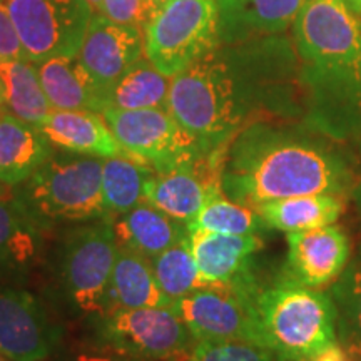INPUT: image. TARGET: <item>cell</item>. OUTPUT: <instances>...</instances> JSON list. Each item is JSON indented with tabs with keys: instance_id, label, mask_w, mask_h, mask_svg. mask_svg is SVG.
<instances>
[{
	"instance_id": "d6986e66",
	"label": "cell",
	"mask_w": 361,
	"mask_h": 361,
	"mask_svg": "<svg viewBox=\"0 0 361 361\" xmlns=\"http://www.w3.org/2000/svg\"><path fill=\"white\" fill-rule=\"evenodd\" d=\"M54 154V144L37 126L0 111V183L16 188Z\"/></svg>"
},
{
	"instance_id": "ab89813d",
	"label": "cell",
	"mask_w": 361,
	"mask_h": 361,
	"mask_svg": "<svg viewBox=\"0 0 361 361\" xmlns=\"http://www.w3.org/2000/svg\"><path fill=\"white\" fill-rule=\"evenodd\" d=\"M8 186H6L4 183H0V197H8L12 194V191H8Z\"/></svg>"
},
{
	"instance_id": "e575fe53",
	"label": "cell",
	"mask_w": 361,
	"mask_h": 361,
	"mask_svg": "<svg viewBox=\"0 0 361 361\" xmlns=\"http://www.w3.org/2000/svg\"><path fill=\"white\" fill-rule=\"evenodd\" d=\"M348 351H346L338 341H333L331 345H328L326 348L318 351L314 356H311L310 360L305 361H355Z\"/></svg>"
},
{
	"instance_id": "2e32d148",
	"label": "cell",
	"mask_w": 361,
	"mask_h": 361,
	"mask_svg": "<svg viewBox=\"0 0 361 361\" xmlns=\"http://www.w3.org/2000/svg\"><path fill=\"white\" fill-rule=\"evenodd\" d=\"M219 42L236 45L281 34L295 20L306 0H216Z\"/></svg>"
},
{
	"instance_id": "e0dca14e",
	"label": "cell",
	"mask_w": 361,
	"mask_h": 361,
	"mask_svg": "<svg viewBox=\"0 0 361 361\" xmlns=\"http://www.w3.org/2000/svg\"><path fill=\"white\" fill-rule=\"evenodd\" d=\"M189 246L202 281L231 283L252 274L251 259L263 247V239L258 234L191 231Z\"/></svg>"
},
{
	"instance_id": "8d00e7d4",
	"label": "cell",
	"mask_w": 361,
	"mask_h": 361,
	"mask_svg": "<svg viewBox=\"0 0 361 361\" xmlns=\"http://www.w3.org/2000/svg\"><path fill=\"white\" fill-rule=\"evenodd\" d=\"M346 4H348V7L356 13V16L361 17V0H346Z\"/></svg>"
},
{
	"instance_id": "836d02e7",
	"label": "cell",
	"mask_w": 361,
	"mask_h": 361,
	"mask_svg": "<svg viewBox=\"0 0 361 361\" xmlns=\"http://www.w3.org/2000/svg\"><path fill=\"white\" fill-rule=\"evenodd\" d=\"M62 361H142L137 358H133V356L119 353V351L104 348V346L99 345H90L89 348L72 351L66 356Z\"/></svg>"
},
{
	"instance_id": "5bb4252c",
	"label": "cell",
	"mask_w": 361,
	"mask_h": 361,
	"mask_svg": "<svg viewBox=\"0 0 361 361\" xmlns=\"http://www.w3.org/2000/svg\"><path fill=\"white\" fill-rule=\"evenodd\" d=\"M286 241V281L319 290L335 283L348 266L351 243L338 224L290 233Z\"/></svg>"
},
{
	"instance_id": "74e56055",
	"label": "cell",
	"mask_w": 361,
	"mask_h": 361,
	"mask_svg": "<svg viewBox=\"0 0 361 361\" xmlns=\"http://www.w3.org/2000/svg\"><path fill=\"white\" fill-rule=\"evenodd\" d=\"M89 6L92 7L94 13H102V7H104V0H87Z\"/></svg>"
},
{
	"instance_id": "277c9868",
	"label": "cell",
	"mask_w": 361,
	"mask_h": 361,
	"mask_svg": "<svg viewBox=\"0 0 361 361\" xmlns=\"http://www.w3.org/2000/svg\"><path fill=\"white\" fill-rule=\"evenodd\" d=\"M102 161L54 152L29 179L12 188V197L42 231L56 224L111 219L102 197Z\"/></svg>"
},
{
	"instance_id": "83f0119b",
	"label": "cell",
	"mask_w": 361,
	"mask_h": 361,
	"mask_svg": "<svg viewBox=\"0 0 361 361\" xmlns=\"http://www.w3.org/2000/svg\"><path fill=\"white\" fill-rule=\"evenodd\" d=\"M328 293L336 311V340L361 360V261L346 266Z\"/></svg>"
},
{
	"instance_id": "d6a6232c",
	"label": "cell",
	"mask_w": 361,
	"mask_h": 361,
	"mask_svg": "<svg viewBox=\"0 0 361 361\" xmlns=\"http://www.w3.org/2000/svg\"><path fill=\"white\" fill-rule=\"evenodd\" d=\"M24 59L19 32L11 19L6 2H0V64Z\"/></svg>"
},
{
	"instance_id": "ffe728a7",
	"label": "cell",
	"mask_w": 361,
	"mask_h": 361,
	"mask_svg": "<svg viewBox=\"0 0 361 361\" xmlns=\"http://www.w3.org/2000/svg\"><path fill=\"white\" fill-rule=\"evenodd\" d=\"M44 92L57 111H94L107 109V96L99 87L79 56L54 57L37 64Z\"/></svg>"
},
{
	"instance_id": "9a60e30c",
	"label": "cell",
	"mask_w": 361,
	"mask_h": 361,
	"mask_svg": "<svg viewBox=\"0 0 361 361\" xmlns=\"http://www.w3.org/2000/svg\"><path fill=\"white\" fill-rule=\"evenodd\" d=\"M78 56L107 96L116 80L146 57L144 30L94 13Z\"/></svg>"
},
{
	"instance_id": "f546056e",
	"label": "cell",
	"mask_w": 361,
	"mask_h": 361,
	"mask_svg": "<svg viewBox=\"0 0 361 361\" xmlns=\"http://www.w3.org/2000/svg\"><path fill=\"white\" fill-rule=\"evenodd\" d=\"M268 228L264 219L252 207L229 200L221 191L209 197L204 207L197 213L188 231H211L223 234H259Z\"/></svg>"
},
{
	"instance_id": "cb8c5ba5",
	"label": "cell",
	"mask_w": 361,
	"mask_h": 361,
	"mask_svg": "<svg viewBox=\"0 0 361 361\" xmlns=\"http://www.w3.org/2000/svg\"><path fill=\"white\" fill-rule=\"evenodd\" d=\"M345 209L340 194H305L264 202L256 207L268 228L286 234L335 224Z\"/></svg>"
},
{
	"instance_id": "5b68a950",
	"label": "cell",
	"mask_w": 361,
	"mask_h": 361,
	"mask_svg": "<svg viewBox=\"0 0 361 361\" xmlns=\"http://www.w3.org/2000/svg\"><path fill=\"white\" fill-rule=\"evenodd\" d=\"M266 348L279 360L305 361L336 340L329 293L284 281L261 290L256 301Z\"/></svg>"
},
{
	"instance_id": "7bdbcfd3",
	"label": "cell",
	"mask_w": 361,
	"mask_h": 361,
	"mask_svg": "<svg viewBox=\"0 0 361 361\" xmlns=\"http://www.w3.org/2000/svg\"><path fill=\"white\" fill-rule=\"evenodd\" d=\"M276 361H288V360H279V358H276Z\"/></svg>"
},
{
	"instance_id": "d4e9b609",
	"label": "cell",
	"mask_w": 361,
	"mask_h": 361,
	"mask_svg": "<svg viewBox=\"0 0 361 361\" xmlns=\"http://www.w3.org/2000/svg\"><path fill=\"white\" fill-rule=\"evenodd\" d=\"M171 78L142 57L126 71L107 94V107L121 111L164 109L169 111Z\"/></svg>"
},
{
	"instance_id": "3957f363",
	"label": "cell",
	"mask_w": 361,
	"mask_h": 361,
	"mask_svg": "<svg viewBox=\"0 0 361 361\" xmlns=\"http://www.w3.org/2000/svg\"><path fill=\"white\" fill-rule=\"evenodd\" d=\"M273 78L219 47L171 79L169 112L207 154L224 151L266 109Z\"/></svg>"
},
{
	"instance_id": "1f68e13d",
	"label": "cell",
	"mask_w": 361,
	"mask_h": 361,
	"mask_svg": "<svg viewBox=\"0 0 361 361\" xmlns=\"http://www.w3.org/2000/svg\"><path fill=\"white\" fill-rule=\"evenodd\" d=\"M161 7L157 0H104L102 16L119 24L137 25L144 30Z\"/></svg>"
},
{
	"instance_id": "52a82bcc",
	"label": "cell",
	"mask_w": 361,
	"mask_h": 361,
	"mask_svg": "<svg viewBox=\"0 0 361 361\" xmlns=\"http://www.w3.org/2000/svg\"><path fill=\"white\" fill-rule=\"evenodd\" d=\"M255 274L231 283H207L174 303L194 341H250L264 346Z\"/></svg>"
},
{
	"instance_id": "4fadbf2b",
	"label": "cell",
	"mask_w": 361,
	"mask_h": 361,
	"mask_svg": "<svg viewBox=\"0 0 361 361\" xmlns=\"http://www.w3.org/2000/svg\"><path fill=\"white\" fill-rule=\"evenodd\" d=\"M224 151L213 152L196 164L154 173L146 186V201L188 226L209 197L223 191L221 168Z\"/></svg>"
},
{
	"instance_id": "4dcf8cb0",
	"label": "cell",
	"mask_w": 361,
	"mask_h": 361,
	"mask_svg": "<svg viewBox=\"0 0 361 361\" xmlns=\"http://www.w3.org/2000/svg\"><path fill=\"white\" fill-rule=\"evenodd\" d=\"M188 361H276V355L250 341H194Z\"/></svg>"
},
{
	"instance_id": "f1b7e54d",
	"label": "cell",
	"mask_w": 361,
	"mask_h": 361,
	"mask_svg": "<svg viewBox=\"0 0 361 361\" xmlns=\"http://www.w3.org/2000/svg\"><path fill=\"white\" fill-rule=\"evenodd\" d=\"M151 263L161 291L173 306L180 298L191 295L192 291L206 284L194 261L191 246H189V234L162 251L161 255L154 256Z\"/></svg>"
},
{
	"instance_id": "44dd1931",
	"label": "cell",
	"mask_w": 361,
	"mask_h": 361,
	"mask_svg": "<svg viewBox=\"0 0 361 361\" xmlns=\"http://www.w3.org/2000/svg\"><path fill=\"white\" fill-rule=\"evenodd\" d=\"M111 221L117 246L149 259L161 255L189 234L186 224L162 213L149 201H142L134 209Z\"/></svg>"
},
{
	"instance_id": "4316f807",
	"label": "cell",
	"mask_w": 361,
	"mask_h": 361,
	"mask_svg": "<svg viewBox=\"0 0 361 361\" xmlns=\"http://www.w3.org/2000/svg\"><path fill=\"white\" fill-rule=\"evenodd\" d=\"M0 75L6 84V106L19 119L40 128L52 106L45 96L37 64L20 59L0 64Z\"/></svg>"
},
{
	"instance_id": "ac0fdd59",
	"label": "cell",
	"mask_w": 361,
	"mask_h": 361,
	"mask_svg": "<svg viewBox=\"0 0 361 361\" xmlns=\"http://www.w3.org/2000/svg\"><path fill=\"white\" fill-rule=\"evenodd\" d=\"M40 129L54 146L75 154L101 159L129 156L101 112L52 109Z\"/></svg>"
},
{
	"instance_id": "7a4b0ae2",
	"label": "cell",
	"mask_w": 361,
	"mask_h": 361,
	"mask_svg": "<svg viewBox=\"0 0 361 361\" xmlns=\"http://www.w3.org/2000/svg\"><path fill=\"white\" fill-rule=\"evenodd\" d=\"M301 80L318 133L341 137L361 117V22L346 0H306L295 20Z\"/></svg>"
},
{
	"instance_id": "30bf717a",
	"label": "cell",
	"mask_w": 361,
	"mask_h": 361,
	"mask_svg": "<svg viewBox=\"0 0 361 361\" xmlns=\"http://www.w3.org/2000/svg\"><path fill=\"white\" fill-rule=\"evenodd\" d=\"M25 61L78 56L92 20L87 0H7Z\"/></svg>"
},
{
	"instance_id": "ba28073f",
	"label": "cell",
	"mask_w": 361,
	"mask_h": 361,
	"mask_svg": "<svg viewBox=\"0 0 361 361\" xmlns=\"http://www.w3.org/2000/svg\"><path fill=\"white\" fill-rule=\"evenodd\" d=\"M117 252L111 219L94 221L67 234L59 258V278L72 310L92 318L106 311Z\"/></svg>"
},
{
	"instance_id": "60d3db41",
	"label": "cell",
	"mask_w": 361,
	"mask_h": 361,
	"mask_svg": "<svg viewBox=\"0 0 361 361\" xmlns=\"http://www.w3.org/2000/svg\"><path fill=\"white\" fill-rule=\"evenodd\" d=\"M0 361H11V360H8V358H7V356H6V355H4V353H2V351H0Z\"/></svg>"
},
{
	"instance_id": "d590c367",
	"label": "cell",
	"mask_w": 361,
	"mask_h": 361,
	"mask_svg": "<svg viewBox=\"0 0 361 361\" xmlns=\"http://www.w3.org/2000/svg\"><path fill=\"white\" fill-rule=\"evenodd\" d=\"M351 197H353L356 211L361 214V179L355 184L353 189H351Z\"/></svg>"
},
{
	"instance_id": "603a6c76",
	"label": "cell",
	"mask_w": 361,
	"mask_h": 361,
	"mask_svg": "<svg viewBox=\"0 0 361 361\" xmlns=\"http://www.w3.org/2000/svg\"><path fill=\"white\" fill-rule=\"evenodd\" d=\"M137 308H173V303L161 291L151 259L119 247L104 313Z\"/></svg>"
},
{
	"instance_id": "7c38bea8",
	"label": "cell",
	"mask_w": 361,
	"mask_h": 361,
	"mask_svg": "<svg viewBox=\"0 0 361 361\" xmlns=\"http://www.w3.org/2000/svg\"><path fill=\"white\" fill-rule=\"evenodd\" d=\"M62 331L29 291L0 286V351L11 361H45Z\"/></svg>"
},
{
	"instance_id": "7402d4cb",
	"label": "cell",
	"mask_w": 361,
	"mask_h": 361,
	"mask_svg": "<svg viewBox=\"0 0 361 361\" xmlns=\"http://www.w3.org/2000/svg\"><path fill=\"white\" fill-rule=\"evenodd\" d=\"M42 229L17 204L0 197V279H22L42 255Z\"/></svg>"
},
{
	"instance_id": "9c48e42d",
	"label": "cell",
	"mask_w": 361,
	"mask_h": 361,
	"mask_svg": "<svg viewBox=\"0 0 361 361\" xmlns=\"http://www.w3.org/2000/svg\"><path fill=\"white\" fill-rule=\"evenodd\" d=\"M94 345L142 361H171L189 355L194 338L174 308L117 310L94 316Z\"/></svg>"
},
{
	"instance_id": "8fae6325",
	"label": "cell",
	"mask_w": 361,
	"mask_h": 361,
	"mask_svg": "<svg viewBox=\"0 0 361 361\" xmlns=\"http://www.w3.org/2000/svg\"><path fill=\"white\" fill-rule=\"evenodd\" d=\"M102 116L124 151L156 173L196 164L211 156L169 111L107 107Z\"/></svg>"
},
{
	"instance_id": "f35d334b",
	"label": "cell",
	"mask_w": 361,
	"mask_h": 361,
	"mask_svg": "<svg viewBox=\"0 0 361 361\" xmlns=\"http://www.w3.org/2000/svg\"><path fill=\"white\" fill-rule=\"evenodd\" d=\"M6 106V84H4L2 75H0V111Z\"/></svg>"
},
{
	"instance_id": "484cf974",
	"label": "cell",
	"mask_w": 361,
	"mask_h": 361,
	"mask_svg": "<svg viewBox=\"0 0 361 361\" xmlns=\"http://www.w3.org/2000/svg\"><path fill=\"white\" fill-rule=\"evenodd\" d=\"M156 171L133 156L102 161V197L111 219L146 201V186Z\"/></svg>"
},
{
	"instance_id": "b9f144b4",
	"label": "cell",
	"mask_w": 361,
	"mask_h": 361,
	"mask_svg": "<svg viewBox=\"0 0 361 361\" xmlns=\"http://www.w3.org/2000/svg\"><path fill=\"white\" fill-rule=\"evenodd\" d=\"M157 2H159L161 6H162V4H164V2H168V0H157Z\"/></svg>"
},
{
	"instance_id": "6da1fadb",
	"label": "cell",
	"mask_w": 361,
	"mask_h": 361,
	"mask_svg": "<svg viewBox=\"0 0 361 361\" xmlns=\"http://www.w3.org/2000/svg\"><path fill=\"white\" fill-rule=\"evenodd\" d=\"M353 186V164L335 142L261 123L247 126L228 144L221 168L223 192L252 209L305 194L345 196Z\"/></svg>"
},
{
	"instance_id": "8992f818",
	"label": "cell",
	"mask_w": 361,
	"mask_h": 361,
	"mask_svg": "<svg viewBox=\"0 0 361 361\" xmlns=\"http://www.w3.org/2000/svg\"><path fill=\"white\" fill-rule=\"evenodd\" d=\"M146 57L173 79L197 59L219 47L216 0H168L144 29Z\"/></svg>"
}]
</instances>
